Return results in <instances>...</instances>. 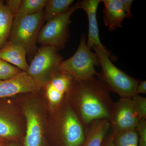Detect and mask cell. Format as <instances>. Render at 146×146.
<instances>
[{
    "mask_svg": "<svg viewBox=\"0 0 146 146\" xmlns=\"http://www.w3.org/2000/svg\"><path fill=\"white\" fill-rule=\"evenodd\" d=\"M106 84L95 77L74 80L66 97L68 104L84 127L95 120H109L114 102Z\"/></svg>",
    "mask_w": 146,
    "mask_h": 146,
    "instance_id": "1",
    "label": "cell"
},
{
    "mask_svg": "<svg viewBox=\"0 0 146 146\" xmlns=\"http://www.w3.org/2000/svg\"><path fill=\"white\" fill-rule=\"evenodd\" d=\"M92 48L96 54L101 67V72L98 76L106 84L111 92L117 94L121 98H132L136 95L140 81L115 66L110 59L109 57H112L110 52L96 46Z\"/></svg>",
    "mask_w": 146,
    "mask_h": 146,
    "instance_id": "2",
    "label": "cell"
},
{
    "mask_svg": "<svg viewBox=\"0 0 146 146\" xmlns=\"http://www.w3.org/2000/svg\"><path fill=\"white\" fill-rule=\"evenodd\" d=\"M44 21V10L31 15L16 16L13 19L8 41L25 48L31 60L39 49L37 39Z\"/></svg>",
    "mask_w": 146,
    "mask_h": 146,
    "instance_id": "3",
    "label": "cell"
},
{
    "mask_svg": "<svg viewBox=\"0 0 146 146\" xmlns=\"http://www.w3.org/2000/svg\"><path fill=\"white\" fill-rule=\"evenodd\" d=\"M100 65L96 53L92 52L86 45V36L82 34L76 51L72 56L63 60L59 69L72 76L74 80L87 79L98 76L95 66Z\"/></svg>",
    "mask_w": 146,
    "mask_h": 146,
    "instance_id": "4",
    "label": "cell"
},
{
    "mask_svg": "<svg viewBox=\"0 0 146 146\" xmlns=\"http://www.w3.org/2000/svg\"><path fill=\"white\" fill-rule=\"evenodd\" d=\"M79 8L78 2L67 12L47 21L40 30L37 43L42 46L54 47L58 51L63 49L70 37L69 25L71 16Z\"/></svg>",
    "mask_w": 146,
    "mask_h": 146,
    "instance_id": "5",
    "label": "cell"
},
{
    "mask_svg": "<svg viewBox=\"0 0 146 146\" xmlns=\"http://www.w3.org/2000/svg\"><path fill=\"white\" fill-rule=\"evenodd\" d=\"M63 61V57L54 47L42 46L32 59L27 72L43 87L59 70Z\"/></svg>",
    "mask_w": 146,
    "mask_h": 146,
    "instance_id": "6",
    "label": "cell"
},
{
    "mask_svg": "<svg viewBox=\"0 0 146 146\" xmlns=\"http://www.w3.org/2000/svg\"><path fill=\"white\" fill-rule=\"evenodd\" d=\"M58 114V135L61 146H82L84 127L70 106L67 104Z\"/></svg>",
    "mask_w": 146,
    "mask_h": 146,
    "instance_id": "7",
    "label": "cell"
},
{
    "mask_svg": "<svg viewBox=\"0 0 146 146\" xmlns=\"http://www.w3.org/2000/svg\"><path fill=\"white\" fill-rule=\"evenodd\" d=\"M141 119L131 98H121L112 106L109 119L111 133L136 129Z\"/></svg>",
    "mask_w": 146,
    "mask_h": 146,
    "instance_id": "8",
    "label": "cell"
},
{
    "mask_svg": "<svg viewBox=\"0 0 146 146\" xmlns=\"http://www.w3.org/2000/svg\"><path fill=\"white\" fill-rule=\"evenodd\" d=\"M42 87L27 72L22 71L11 78L0 80V98L23 93H33L39 91Z\"/></svg>",
    "mask_w": 146,
    "mask_h": 146,
    "instance_id": "9",
    "label": "cell"
},
{
    "mask_svg": "<svg viewBox=\"0 0 146 146\" xmlns=\"http://www.w3.org/2000/svg\"><path fill=\"white\" fill-rule=\"evenodd\" d=\"M74 79L67 72L59 70L44 86L47 98L53 107L57 108L62 103Z\"/></svg>",
    "mask_w": 146,
    "mask_h": 146,
    "instance_id": "10",
    "label": "cell"
},
{
    "mask_svg": "<svg viewBox=\"0 0 146 146\" xmlns=\"http://www.w3.org/2000/svg\"><path fill=\"white\" fill-rule=\"evenodd\" d=\"M27 122L24 146H42V122L38 110L33 106L27 105L24 109Z\"/></svg>",
    "mask_w": 146,
    "mask_h": 146,
    "instance_id": "11",
    "label": "cell"
},
{
    "mask_svg": "<svg viewBox=\"0 0 146 146\" xmlns=\"http://www.w3.org/2000/svg\"><path fill=\"white\" fill-rule=\"evenodd\" d=\"M102 0H83L79 2L80 8L85 11L89 23V31L86 45L91 50L96 46L106 52H109L102 44L100 38L99 31L97 19V11Z\"/></svg>",
    "mask_w": 146,
    "mask_h": 146,
    "instance_id": "12",
    "label": "cell"
},
{
    "mask_svg": "<svg viewBox=\"0 0 146 146\" xmlns=\"http://www.w3.org/2000/svg\"><path fill=\"white\" fill-rule=\"evenodd\" d=\"M110 129L109 120H95L84 127V139L82 146H102Z\"/></svg>",
    "mask_w": 146,
    "mask_h": 146,
    "instance_id": "13",
    "label": "cell"
},
{
    "mask_svg": "<svg viewBox=\"0 0 146 146\" xmlns=\"http://www.w3.org/2000/svg\"><path fill=\"white\" fill-rule=\"evenodd\" d=\"M104 3V20L109 31L122 27L123 21L127 18L123 5L119 0H102Z\"/></svg>",
    "mask_w": 146,
    "mask_h": 146,
    "instance_id": "14",
    "label": "cell"
},
{
    "mask_svg": "<svg viewBox=\"0 0 146 146\" xmlns=\"http://www.w3.org/2000/svg\"><path fill=\"white\" fill-rule=\"evenodd\" d=\"M27 51L25 48L8 40L0 49V58L26 72L29 68L27 61Z\"/></svg>",
    "mask_w": 146,
    "mask_h": 146,
    "instance_id": "15",
    "label": "cell"
},
{
    "mask_svg": "<svg viewBox=\"0 0 146 146\" xmlns=\"http://www.w3.org/2000/svg\"><path fill=\"white\" fill-rule=\"evenodd\" d=\"M4 2L0 0V49L8 40L13 21V16Z\"/></svg>",
    "mask_w": 146,
    "mask_h": 146,
    "instance_id": "16",
    "label": "cell"
},
{
    "mask_svg": "<svg viewBox=\"0 0 146 146\" xmlns=\"http://www.w3.org/2000/svg\"><path fill=\"white\" fill-rule=\"evenodd\" d=\"M74 1L73 0H47L44 10V21H49L67 12Z\"/></svg>",
    "mask_w": 146,
    "mask_h": 146,
    "instance_id": "17",
    "label": "cell"
},
{
    "mask_svg": "<svg viewBox=\"0 0 146 146\" xmlns=\"http://www.w3.org/2000/svg\"><path fill=\"white\" fill-rule=\"evenodd\" d=\"M111 134L114 146H138V136L136 129Z\"/></svg>",
    "mask_w": 146,
    "mask_h": 146,
    "instance_id": "18",
    "label": "cell"
},
{
    "mask_svg": "<svg viewBox=\"0 0 146 146\" xmlns=\"http://www.w3.org/2000/svg\"><path fill=\"white\" fill-rule=\"evenodd\" d=\"M47 1V0H21L16 16H26L39 13L44 10Z\"/></svg>",
    "mask_w": 146,
    "mask_h": 146,
    "instance_id": "19",
    "label": "cell"
},
{
    "mask_svg": "<svg viewBox=\"0 0 146 146\" xmlns=\"http://www.w3.org/2000/svg\"><path fill=\"white\" fill-rule=\"evenodd\" d=\"M18 126L8 118L0 115V138L5 140L12 139L19 135Z\"/></svg>",
    "mask_w": 146,
    "mask_h": 146,
    "instance_id": "20",
    "label": "cell"
},
{
    "mask_svg": "<svg viewBox=\"0 0 146 146\" xmlns=\"http://www.w3.org/2000/svg\"><path fill=\"white\" fill-rule=\"evenodd\" d=\"M21 71L19 68L0 58V80L11 78Z\"/></svg>",
    "mask_w": 146,
    "mask_h": 146,
    "instance_id": "21",
    "label": "cell"
},
{
    "mask_svg": "<svg viewBox=\"0 0 146 146\" xmlns=\"http://www.w3.org/2000/svg\"><path fill=\"white\" fill-rule=\"evenodd\" d=\"M134 108L140 119H146V98L138 94L131 98Z\"/></svg>",
    "mask_w": 146,
    "mask_h": 146,
    "instance_id": "22",
    "label": "cell"
},
{
    "mask_svg": "<svg viewBox=\"0 0 146 146\" xmlns=\"http://www.w3.org/2000/svg\"><path fill=\"white\" fill-rule=\"evenodd\" d=\"M136 129L138 136V146H146V119L140 120Z\"/></svg>",
    "mask_w": 146,
    "mask_h": 146,
    "instance_id": "23",
    "label": "cell"
},
{
    "mask_svg": "<svg viewBox=\"0 0 146 146\" xmlns=\"http://www.w3.org/2000/svg\"><path fill=\"white\" fill-rule=\"evenodd\" d=\"M5 1L14 19L18 14L21 0H6Z\"/></svg>",
    "mask_w": 146,
    "mask_h": 146,
    "instance_id": "24",
    "label": "cell"
},
{
    "mask_svg": "<svg viewBox=\"0 0 146 146\" xmlns=\"http://www.w3.org/2000/svg\"><path fill=\"white\" fill-rule=\"evenodd\" d=\"M120 2L123 5V8L127 15V18H131L132 16L131 11V7L133 3L132 0H119Z\"/></svg>",
    "mask_w": 146,
    "mask_h": 146,
    "instance_id": "25",
    "label": "cell"
},
{
    "mask_svg": "<svg viewBox=\"0 0 146 146\" xmlns=\"http://www.w3.org/2000/svg\"><path fill=\"white\" fill-rule=\"evenodd\" d=\"M146 94V81H139L136 90V94Z\"/></svg>",
    "mask_w": 146,
    "mask_h": 146,
    "instance_id": "26",
    "label": "cell"
},
{
    "mask_svg": "<svg viewBox=\"0 0 146 146\" xmlns=\"http://www.w3.org/2000/svg\"><path fill=\"white\" fill-rule=\"evenodd\" d=\"M102 146H114L112 134H108L105 138Z\"/></svg>",
    "mask_w": 146,
    "mask_h": 146,
    "instance_id": "27",
    "label": "cell"
},
{
    "mask_svg": "<svg viewBox=\"0 0 146 146\" xmlns=\"http://www.w3.org/2000/svg\"><path fill=\"white\" fill-rule=\"evenodd\" d=\"M7 140L0 138V146H7Z\"/></svg>",
    "mask_w": 146,
    "mask_h": 146,
    "instance_id": "28",
    "label": "cell"
},
{
    "mask_svg": "<svg viewBox=\"0 0 146 146\" xmlns=\"http://www.w3.org/2000/svg\"><path fill=\"white\" fill-rule=\"evenodd\" d=\"M7 146H17V145H16L15 144L12 143L9 145Z\"/></svg>",
    "mask_w": 146,
    "mask_h": 146,
    "instance_id": "29",
    "label": "cell"
}]
</instances>
